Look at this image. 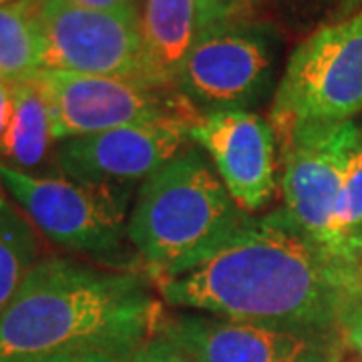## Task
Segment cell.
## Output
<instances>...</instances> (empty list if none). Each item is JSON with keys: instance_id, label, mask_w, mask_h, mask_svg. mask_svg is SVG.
<instances>
[{"instance_id": "cell-1", "label": "cell", "mask_w": 362, "mask_h": 362, "mask_svg": "<svg viewBox=\"0 0 362 362\" xmlns=\"http://www.w3.org/2000/svg\"><path fill=\"white\" fill-rule=\"evenodd\" d=\"M156 284L171 306L328 337L362 290V272L300 232L280 209L247 221L189 272Z\"/></svg>"}, {"instance_id": "cell-2", "label": "cell", "mask_w": 362, "mask_h": 362, "mask_svg": "<svg viewBox=\"0 0 362 362\" xmlns=\"http://www.w3.org/2000/svg\"><path fill=\"white\" fill-rule=\"evenodd\" d=\"M161 326L141 276L75 259H40L0 312V362L77 349H139Z\"/></svg>"}, {"instance_id": "cell-3", "label": "cell", "mask_w": 362, "mask_h": 362, "mask_svg": "<svg viewBox=\"0 0 362 362\" xmlns=\"http://www.w3.org/2000/svg\"><path fill=\"white\" fill-rule=\"evenodd\" d=\"M252 220L199 149H183L143 181L127 240L153 280L180 276L220 250Z\"/></svg>"}, {"instance_id": "cell-4", "label": "cell", "mask_w": 362, "mask_h": 362, "mask_svg": "<svg viewBox=\"0 0 362 362\" xmlns=\"http://www.w3.org/2000/svg\"><path fill=\"white\" fill-rule=\"evenodd\" d=\"M362 113V11L324 26L292 52L276 90L272 123L298 127L352 121Z\"/></svg>"}, {"instance_id": "cell-5", "label": "cell", "mask_w": 362, "mask_h": 362, "mask_svg": "<svg viewBox=\"0 0 362 362\" xmlns=\"http://www.w3.org/2000/svg\"><path fill=\"white\" fill-rule=\"evenodd\" d=\"M0 183L57 246L93 258L121 254L129 223V187L35 177L4 163Z\"/></svg>"}, {"instance_id": "cell-6", "label": "cell", "mask_w": 362, "mask_h": 362, "mask_svg": "<svg viewBox=\"0 0 362 362\" xmlns=\"http://www.w3.org/2000/svg\"><path fill=\"white\" fill-rule=\"evenodd\" d=\"M30 83L51 111L54 141L169 119H199L183 95L127 78L40 69Z\"/></svg>"}, {"instance_id": "cell-7", "label": "cell", "mask_w": 362, "mask_h": 362, "mask_svg": "<svg viewBox=\"0 0 362 362\" xmlns=\"http://www.w3.org/2000/svg\"><path fill=\"white\" fill-rule=\"evenodd\" d=\"M37 21L42 69L127 78L156 87L139 13H107L69 0H39Z\"/></svg>"}, {"instance_id": "cell-8", "label": "cell", "mask_w": 362, "mask_h": 362, "mask_svg": "<svg viewBox=\"0 0 362 362\" xmlns=\"http://www.w3.org/2000/svg\"><path fill=\"white\" fill-rule=\"evenodd\" d=\"M358 135L361 125L354 119L330 125L298 127L282 135V211L300 232L332 252L334 207Z\"/></svg>"}, {"instance_id": "cell-9", "label": "cell", "mask_w": 362, "mask_h": 362, "mask_svg": "<svg viewBox=\"0 0 362 362\" xmlns=\"http://www.w3.org/2000/svg\"><path fill=\"white\" fill-rule=\"evenodd\" d=\"M195 121L169 119L61 141L57 163L69 180L129 187L183 151Z\"/></svg>"}, {"instance_id": "cell-10", "label": "cell", "mask_w": 362, "mask_h": 362, "mask_svg": "<svg viewBox=\"0 0 362 362\" xmlns=\"http://www.w3.org/2000/svg\"><path fill=\"white\" fill-rule=\"evenodd\" d=\"M270 75V49L262 37L230 25L206 28L181 66L175 89L211 111L244 109Z\"/></svg>"}, {"instance_id": "cell-11", "label": "cell", "mask_w": 362, "mask_h": 362, "mask_svg": "<svg viewBox=\"0 0 362 362\" xmlns=\"http://www.w3.org/2000/svg\"><path fill=\"white\" fill-rule=\"evenodd\" d=\"M157 332L192 362H337L328 337L218 316H175Z\"/></svg>"}, {"instance_id": "cell-12", "label": "cell", "mask_w": 362, "mask_h": 362, "mask_svg": "<svg viewBox=\"0 0 362 362\" xmlns=\"http://www.w3.org/2000/svg\"><path fill=\"white\" fill-rule=\"evenodd\" d=\"M206 151L228 194L244 211L266 207L276 192L274 127L246 109H221L202 115L189 127Z\"/></svg>"}, {"instance_id": "cell-13", "label": "cell", "mask_w": 362, "mask_h": 362, "mask_svg": "<svg viewBox=\"0 0 362 362\" xmlns=\"http://www.w3.org/2000/svg\"><path fill=\"white\" fill-rule=\"evenodd\" d=\"M137 13L153 85L175 87L181 66L202 35L199 0H139Z\"/></svg>"}, {"instance_id": "cell-14", "label": "cell", "mask_w": 362, "mask_h": 362, "mask_svg": "<svg viewBox=\"0 0 362 362\" xmlns=\"http://www.w3.org/2000/svg\"><path fill=\"white\" fill-rule=\"evenodd\" d=\"M52 141L51 111L39 89L30 78L13 83V117L0 143V153L25 171L45 161Z\"/></svg>"}, {"instance_id": "cell-15", "label": "cell", "mask_w": 362, "mask_h": 362, "mask_svg": "<svg viewBox=\"0 0 362 362\" xmlns=\"http://www.w3.org/2000/svg\"><path fill=\"white\" fill-rule=\"evenodd\" d=\"M39 0L0 6V81L23 83L42 69V40L37 21Z\"/></svg>"}, {"instance_id": "cell-16", "label": "cell", "mask_w": 362, "mask_h": 362, "mask_svg": "<svg viewBox=\"0 0 362 362\" xmlns=\"http://www.w3.org/2000/svg\"><path fill=\"white\" fill-rule=\"evenodd\" d=\"M40 242L33 221L0 195V312L39 264Z\"/></svg>"}, {"instance_id": "cell-17", "label": "cell", "mask_w": 362, "mask_h": 362, "mask_svg": "<svg viewBox=\"0 0 362 362\" xmlns=\"http://www.w3.org/2000/svg\"><path fill=\"white\" fill-rule=\"evenodd\" d=\"M332 242L338 256L352 264L362 262V127L346 163L342 187L332 218Z\"/></svg>"}, {"instance_id": "cell-18", "label": "cell", "mask_w": 362, "mask_h": 362, "mask_svg": "<svg viewBox=\"0 0 362 362\" xmlns=\"http://www.w3.org/2000/svg\"><path fill=\"white\" fill-rule=\"evenodd\" d=\"M137 349H77L28 362H133Z\"/></svg>"}, {"instance_id": "cell-19", "label": "cell", "mask_w": 362, "mask_h": 362, "mask_svg": "<svg viewBox=\"0 0 362 362\" xmlns=\"http://www.w3.org/2000/svg\"><path fill=\"white\" fill-rule=\"evenodd\" d=\"M252 0H199L202 33L211 26L230 25L235 16L244 14Z\"/></svg>"}, {"instance_id": "cell-20", "label": "cell", "mask_w": 362, "mask_h": 362, "mask_svg": "<svg viewBox=\"0 0 362 362\" xmlns=\"http://www.w3.org/2000/svg\"><path fill=\"white\" fill-rule=\"evenodd\" d=\"M133 362H192L171 340L156 332L137 349Z\"/></svg>"}, {"instance_id": "cell-21", "label": "cell", "mask_w": 362, "mask_h": 362, "mask_svg": "<svg viewBox=\"0 0 362 362\" xmlns=\"http://www.w3.org/2000/svg\"><path fill=\"white\" fill-rule=\"evenodd\" d=\"M340 328L350 346L362 356V290L350 300L346 310L340 318Z\"/></svg>"}, {"instance_id": "cell-22", "label": "cell", "mask_w": 362, "mask_h": 362, "mask_svg": "<svg viewBox=\"0 0 362 362\" xmlns=\"http://www.w3.org/2000/svg\"><path fill=\"white\" fill-rule=\"evenodd\" d=\"M77 6L107 13H137V0H69Z\"/></svg>"}, {"instance_id": "cell-23", "label": "cell", "mask_w": 362, "mask_h": 362, "mask_svg": "<svg viewBox=\"0 0 362 362\" xmlns=\"http://www.w3.org/2000/svg\"><path fill=\"white\" fill-rule=\"evenodd\" d=\"M13 117V85L0 81V143L6 135Z\"/></svg>"}, {"instance_id": "cell-24", "label": "cell", "mask_w": 362, "mask_h": 362, "mask_svg": "<svg viewBox=\"0 0 362 362\" xmlns=\"http://www.w3.org/2000/svg\"><path fill=\"white\" fill-rule=\"evenodd\" d=\"M11 2H16V0H0V6H6V4H11Z\"/></svg>"}, {"instance_id": "cell-25", "label": "cell", "mask_w": 362, "mask_h": 362, "mask_svg": "<svg viewBox=\"0 0 362 362\" xmlns=\"http://www.w3.org/2000/svg\"><path fill=\"white\" fill-rule=\"evenodd\" d=\"M361 272H362V262H361Z\"/></svg>"}]
</instances>
